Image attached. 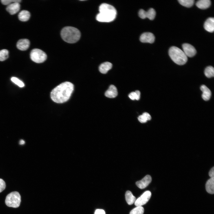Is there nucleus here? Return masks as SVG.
Masks as SVG:
<instances>
[{
	"label": "nucleus",
	"mask_w": 214,
	"mask_h": 214,
	"mask_svg": "<svg viewBox=\"0 0 214 214\" xmlns=\"http://www.w3.org/2000/svg\"><path fill=\"white\" fill-rule=\"evenodd\" d=\"M205 30L210 32H213L214 30V18L210 17L206 21L204 25Z\"/></svg>",
	"instance_id": "obj_12"
},
{
	"label": "nucleus",
	"mask_w": 214,
	"mask_h": 214,
	"mask_svg": "<svg viewBox=\"0 0 214 214\" xmlns=\"http://www.w3.org/2000/svg\"><path fill=\"white\" fill-rule=\"evenodd\" d=\"M21 202V196L17 191L12 192L6 196L5 203L9 207L14 208L18 207Z\"/></svg>",
	"instance_id": "obj_5"
},
{
	"label": "nucleus",
	"mask_w": 214,
	"mask_h": 214,
	"mask_svg": "<svg viewBox=\"0 0 214 214\" xmlns=\"http://www.w3.org/2000/svg\"><path fill=\"white\" fill-rule=\"evenodd\" d=\"M183 51L187 57H191L195 56L196 51L195 48L192 45L187 43L182 45Z\"/></svg>",
	"instance_id": "obj_8"
},
{
	"label": "nucleus",
	"mask_w": 214,
	"mask_h": 214,
	"mask_svg": "<svg viewBox=\"0 0 214 214\" xmlns=\"http://www.w3.org/2000/svg\"><path fill=\"white\" fill-rule=\"evenodd\" d=\"M139 16L141 19L146 18V11L143 9H140L139 12Z\"/></svg>",
	"instance_id": "obj_29"
},
{
	"label": "nucleus",
	"mask_w": 214,
	"mask_h": 214,
	"mask_svg": "<svg viewBox=\"0 0 214 214\" xmlns=\"http://www.w3.org/2000/svg\"><path fill=\"white\" fill-rule=\"evenodd\" d=\"M151 181V177L150 175H147L141 180L137 181L136 184L139 188L142 189L147 186Z\"/></svg>",
	"instance_id": "obj_10"
},
{
	"label": "nucleus",
	"mask_w": 214,
	"mask_h": 214,
	"mask_svg": "<svg viewBox=\"0 0 214 214\" xmlns=\"http://www.w3.org/2000/svg\"><path fill=\"white\" fill-rule=\"evenodd\" d=\"M211 4V1L210 0H199L197 1L196 5L199 8L205 9L208 8Z\"/></svg>",
	"instance_id": "obj_18"
},
{
	"label": "nucleus",
	"mask_w": 214,
	"mask_h": 214,
	"mask_svg": "<svg viewBox=\"0 0 214 214\" xmlns=\"http://www.w3.org/2000/svg\"><path fill=\"white\" fill-rule=\"evenodd\" d=\"M99 12L96 16V19L101 22H109L115 18L117 12L114 7L106 3L101 4L99 7Z\"/></svg>",
	"instance_id": "obj_2"
},
{
	"label": "nucleus",
	"mask_w": 214,
	"mask_h": 214,
	"mask_svg": "<svg viewBox=\"0 0 214 214\" xmlns=\"http://www.w3.org/2000/svg\"><path fill=\"white\" fill-rule=\"evenodd\" d=\"M155 40V37L152 33L146 32L143 33L141 35L140 40L142 43H152Z\"/></svg>",
	"instance_id": "obj_9"
},
{
	"label": "nucleus",
	"mask_w": 214,
	"mask_h": 214,
	"mask_svg": "<svg viewBox=\"0 0 214 214\" xmlns=\"http://www.w3.org/2000/svg\"><path fill=\"white\" fill-rule=\"evenodd\" d=\"M112 66V64L109 62H106L102 63L99 66L100 72L103 74H106L110 70Z\"/></svg>",
	"instance_id": "obj_17"
},
{
	"label": "nucleus",
	"mask_w": 214,
	"mask_h": 214,
	"mask_svg": "<svg viewBox=\"0 0 214 214\" xmlns=\"http://www.w3.org/2000/svg\"><path fill=\"white\" fill-rule=\"evenodd\" d=\"M204 73L205 75L208 78L214 77V68L211 66H208L205 69Z\"/></svg>",
	"instance_id": "obj_21"
},
{
	"label": "nucleus",
	"mask_w": 214,
	"mask_h": 214,
	"mask_svg": "<svg viewBox=\"0 0 214 214\" xmlns=\"http://www.w3.org/2000/svg\"><path fill=\"white\" fill-rule=\"evenodd\" d=\"M144 115L147 119V120H150L151 119V117L150 115L147 112H144L142 114Z\"/></svg>",
	"instance_id": "obj_33"
},
{
	"label": "nucleus",
	"mask_w": 214,
	"mask_h": 214,
	"mask_svg": "<svg viewBox=\"0 0 214 214\" xmlns=\"http://www.w3.org/2000/svg\"><path fill=\"white\" fill-rule=\"evenodd\" d=\"M207 191L211 194L214 193V177H211L207 182L205 185Z\"/></svg>",
	"instance_id": "obj_16"
},
{
	"label": "nucleus",
	"mask_w": 214,
	"mask_h": 214,
	"mask_svg": "<svg viewBox=\"0 0 214 214\" xmlns=\"http://www.w3.org/2000/svg\"><path fill=\"white\" fill-rule=\"evenodd\" d=\"M9 56V52L7 50L3 49L0 51V61H3L6 59Z\"/></svg>",
	"instance_id": "obj_26"
},
{
	"label": "nucleus",
	"mask_w": 214,
	"mask_h": 214,
	"mask_svg": "<svg viewBox=\"0 0 214 214\" xmlns=\"http://www.w3.org/2000/svg\"><path fill=\"white\" fill-rule=\"evenodd\" d=\"M11 80L13 83L18 85L20 87H22L24 86L23 83L16 77H12Z\"/></svg>",
	"instance_id": "obj_27"
},
{
	"label": "nucleus",
	"mask_w": 214,
	"mask_h": 214,
	"mask_svg": "<svg viewBox=\"0 0 214 214\" xmlns=\"http://www.w3.org/2000/svg\"><path fill=\"white\" fill-rule=\"evenodd\" d=\"M155 15L156 12L155 10L152 8H150L147 11H146V18H148L150 20H153Z\"/></svg>",
	"instance_id": "obj_24"
},
{
	"label": "nucleus",
	"mask_w": 214,
	"mask_h": 214,
	"mask_svg": "<svg viewBox=\"0 0 214 214\" xmlns=\"http://www.w3.org/2000/svg\"><path fill=\"white\" fill-rule=\"evenodd\" d=\"M125 199L127 203L130 205L133 204L136 200V198L132 192L129 191H127L125 194Z\"/></svg>",
	"instance_id": "obj_20"
},
{
	"label": "nucleus",
	"mask_w": 214,
	"mask_h": 214,
	"mask_svg": "<svg viewBox=\"0 0 214 214\" xmlns=\"http://www.w3.org/2000/svg\"><path fill=\"white\" fill-rule=\"evenodd\" d=\"M29 45V41L27 39H23L18 41L16 46L18 49L21 51H25L28 48Z\"/></svg>",
	"instance_id": "obj_11"
},
{
	"label": "nucleus",
	"mask_w": 214,
	"mask_h": 214,
	"mask_svg": "<svg viewBox=\"0 0 214 214\" xmlns=\"http://www.w3.org/2000/svg\"><path fill=\"white\" fill-rule=\"evenodd\" d=\"M118 94V92L116 87L113 85H111L108 89L106 92L105 95L108 97L110 98H114L116 97Z\"/></svg>",
	"instance_id": "obj_14"
},
{
	"label": "nucleus",
	"mask_w": 214,
	"mask_h": 214,
	"mask_svg": "<svg viewBox=\"0 0 214 214\" xmlns=\"http://www.w3.org/2000/svg\"><path fill=\"white\" fill-rule=\"evenodd\" d=\"M144 211V209L142 207H136L131 211L130 214H143Z\"/></svg>",
	"instance_id": "obj_25"
},
{
	"label": "nucleus",
	"mask_w": 214,
	"mask_h": 214,
	"mask_svg": "<svg viewBox=\"0 0 214 214\" xmlns=\"http://www.w3.org/2000/svg\"><path fill=\"white\" fill-rule=\"evenodd\" d=\"M21 1V0H2L1 1V3L3 4L7 5L15 2L20 3Z\"/></svg>",
	"instance_id": "obj_28"
},
{
	"label": "nucleus",
	"mask_w": 214,
	"mask_h": 214,
	"mask_svg": "<svg viewBox=\"0 0 214 214\" xmlns=\"http://www.w3.org/2000/svg\"><path fill=\"white\" fill-rule=\"evenodd\" d=\"M151 196V193L150 191L145 192L134 202L136 207L141 206L146 204L149 200Z\"/></svg>",
	"instance_id": "obj_7"
},
{
	"label": "nucleus",
	"mask_w": 214,
	"mask_h": 214,
	"mask_svg": "<svg viewBox=\"0 0 214 214\" xmlns=\"http://www.w3.org/2000/svg\"><path fill=\"white\" fill-rule=\"evenodd\" d=\"M209 175L211 177H214V167H213L210 170L209 172Z\"/></svg>",
	"instance_id": "obj_34"
},
{
	"label": "nucleus",
	"mask_w": 214,
	"mask_h": 214,
	"mask_svg": "<svg viewBox=\"0 0 214 214\" xmlns=\"http://www.w3.org/2000/svg\"><path fill=\"white\" fill-rule=\"evenodd\" d=\"M140 92L139 90H136L135 92L130 93L128 95L129 97L132 100H138L140 97Z\"/></svg>",
	"instance_id": "obj_23"
},
{
	"label": "nucleus",
	"mask_w": 214,
	"mask_h": 214,
	"mask_svg": "<svg viewBox=\"0 0 214 214\" xmlns=\"http://www.w3.org/2000/svg\"><path fill=\"white\" fill-rule=\"evenodd\" d=\"M20 7L19 3L15 2L8 5L6 9L10 14L14 15L18 12Z\"/></svg>",
	"instance_id": "obj_13"
},
{
	"label": "nucleus",
	"mask_w": 214,
	"mask_h": 214,
	"mask_svg": "<svg viewBox=\"0 0 214 214\" xmlns=\"http://www.w3.org/2000/svg\"><path fill=\"white\" fill-rule=\"evenodd\" d=\"M6 187V184L4 181L0 178V193L4 190Z\"/></svg>",
	"instance_id": "obj_30"
},
{
	"label": "nucleus",
	"mask_w": 214,
	"mask_h": 214,
	"mask_svg": "<svg viewBox=\"0 0 214 214\" xmlns=\"http://www.w3.org/2000/svg\"><path fill=\"white\" fill-rule=\"evenodd\" d=\"M94 214H106V213L104 210L97 209L95 211Z\"/></svg>",
	"instance_id": "obj_32"
},
{
	"label": "nucleus",
	"mask_w": 214,
	"mask_h": 214,
	"mask_svg": "<svg viewBox=\"0 0 214 214\" xmlns=\"http://www.w3.org/2000/svg\"><path fill=\"white\" fill-rule=\"evenodd\" d=\"M138 119L141 123H146L148 121L146 118L143 115L139 116L138 117Z\"/></svg>",
	"instance_id": "obj_31"
},
{
	"label": "nucleus",
	"mask_w": 214,
	"mask_h": 214,
	"mask_svg": "<svg viewBox=\"0 0 214 214\" xmlns=\"http://www.w3.org/2000/svg\"><path fill=\"white\" fill-rule=\"evenodd\" d=\"M169 54L172 60L177 64L183 65L187 61V57L183 51L177 47H171L169 50Z\"/></svg>",
	"instance_id": "obj_4"
},
{
	"label": "nucleus",
	"mask_w": 214,
	"mask_h": 214,
	"mask_svg": "<svg viewBox=\"0 0 214 214\" xmlns=\"http://www.w3.org/2000/svg\"><path fill=\"white\" fill-rule=\"evenodd\" d=\"M61 35L64 41L68 43H73L77 42L79 40L81 33L75 27L66 26L62 29Z\"/></svg>",
	"instance_id": "obj_3"
},
{
	"label": "nucleus",
	"mask_w": 214,
	"mask_h": 214,
	"mask_svg": "<svg viewBox=\"0 0 214 214\" xmlns=\"http://www.w3.org/2000/svg\"><path fill=\"white\" fill-rule=\"evenodd\" d=\"M30 57L32 61L38 63L43 62L47 58L46 54L44 52L37 48L32 50L30 54Z\"/></svg>",
	"instance_id": "obj_6"
},
{
	"label": "nucleus",
	"mask_w": 214,
	"mask_h": 214,
	"mask_svg": "<svg viewBox=\"0 0 214 214\" xmlns=\"http://www.w3.org/2000/svg\"><path fill=\"white\" fill-rule=\"evenodd\" d=\"M74 85L71 83L66 81L54 88L51 93L52 100L57 103H63L70 98L74 90Z\"/></svg>",
	"instance_id": "obj_1"
},
{
	"label": "nucleus",
	"mask_w": 214,
	"mask_h": 214,
	"mask_svg": "<svg viewBox=\"0 0 214 214\" xmlns=\"http://www.w3.org/2000/svg\"><path fill=\"white\" fill-rule=\"evenodd\" d=\"M200 89L202 92V97L205 101L209 100L211 97V92L210 89L205 85H202L200 87Z\"/></svg>",
	"instance_id": "obj_15"
},
{
	"label": "nucleus",
	"mask_w": 214,
	"mask_h": 214,
	"mask_svg": "<svg viewBox=\"0 0 214 214\" xmlns=\"http://www.w3.org/2000/svg\"><path fill=\"white\" fill-rule=\"evenodd\" d=\"M30 16V12L26 10H23L21 11L18 15L19 19L22 21H28Z\"/></svg>",
	"instance_id": "obj_19"
},
{
	"label": "nucleus",
	"mask_w": 214,
	"mask_h": 214,
	"mask_svg": "<svg viewBox=\"0 0 214 214\" xmlns=\"http://www.w3.org/2000/svg\"><path fill=\"white\" fill-rule=\"evenodd\" d=\"M178 1L181 5L187 7H192L194 2V0H179Z\"/></svg>",
	"instance_id": "obj_22"
},
{
	"label": "nucleus",
	"mask_w": 214,
	"mask_h": 214,
	"mask_svg": "<svg viewBox=\"0 0 214 214\" xmlns=\"http://www.w3.org/2000/svg\"><path fill=\"white\" fill-rule=\"evenodd\" d=\"M19 143L20 144H23L25 143V141L23 140H21L20 141Z\"/></svg>",
	"instance_id": "obj_35"
}]
</instances>
